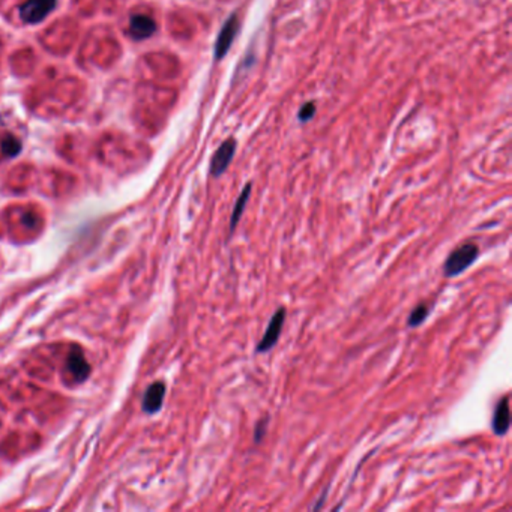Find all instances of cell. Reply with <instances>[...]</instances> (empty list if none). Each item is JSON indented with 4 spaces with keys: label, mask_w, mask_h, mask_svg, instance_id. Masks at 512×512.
Returning a JSON list of instances; mask_svg holds the SVG:
<instances>
[{
    "label": "cell",
    "mask_w": 512,
    "mask_h": 512,
    "mask_svg": "<svg viewBox=\"0 0 512 512\" xmlns=\"http://www.w3.org/2000/svg\"><path fill=\"white\" fill-rule=\"evenodd\" d=\"M479 257V246L473 242H466L453 250L443 265V275L446 278L458 276L469 269Z\"/></svg>",
    "instance_id": "1"
},
{
    "label": "cell",
    "mask_w": 512,
    "mask_h": 512,
    "mask_svg": "<svg viewBox=\"0 0 512 512\" xmlns=\"http://www.w3.org/2000/svg\"><path fill=\"white\" fill-rule=\"evenodd\" d=\"M286 317H287L286 306H280V308L273 313L265 333H263L261 340L257 343V347H256L257 353H268L269 350H272L276 346L278 340H280V336H281V332H283Z\"/></svg>",
    "instance_id": "2"
},
{
    "label": "cell",
    "mask_w": 512,
    "mask_h": 512,
    "mask_svg": "<svg viewBox=\"0 0 512 512\" xmlns=\"http://www.w3.org/2000/svg\"><path fill=\"white\" fill-rule=\"evenodd\" d=\"M56 2L57 0H27L20 8V16L29 24L39 23L54 9Z\"/></svg>",
    "instance_id": "3"
},
{
    "label": "cell",
    "mask_w": 512,
    "mask_h": 512,
    "mask_svg": "<svg viewBox=\"0 0 512 512\" xmlns=\"http://www.w3.org/2000/svg\"><path fill=\"white\" fill-rule=\"evenodd\" d=\"M239 32V19L236 12L224 23L221 32L218 35L216 44H215V59L219 61L229 53L233 41H235L236 35Z\"/></svg>",
    "instance_id": "4"
},
{
    "label": "cell",
    "mask_w": 512,
    "mask_h": 512,
    "mask_svg": "<svg viewBox=\"0 0 512 512\" xmlns=\"http://www.w3.org/2000/svg\"><path fill=\"white\" fill-rule=\"evenodd\" d=\"M235 152H236L235 140H227L219 146V149L215 152L211 161V174L214 178H219L229 169L230 163L233 161V156H235Z\"/></svg>",
    "instance_id": "5"
},
{
    "label": "cell",
    "mask_w": 512,
    "mask_h": 512,
    "mask_svg": "<svg viewBox=\"0 0 512 512\" xmlns=\"http://www.w3.org/2000/svg\"><path fill=\"white\" fill-rule=\"evenodd\" d=\"M511 427V412H509V397L505 395L502 400L497 403L493 421H491V428L496 436H505L509 431Z\"/></svg>",
    "instance_id": "6"
},
{
    "label": "cell",
    "mask_w": 512,
    "mask_h": 512,
    "mask_svg": "<svg viewBox=\"0 0 512 512\" xmlns=\"http://www.w3.org/2000/svg\"><path fill=\"white\" fill-rule=\"evenodd\" d=\"M68 370L71 374L74 376L77 382H83L91 374V367L87 361L83 356V352L79 347H74L71 350L69 358H68Z\"/></svg>",
    "instance_id": "7"
},
{
    "label": "cell",
    "mask_w": 512,
    "mask_h": 512,
    "mask_svg": "<svg viewBox=\"0 0 512 512\" xmlns=\"http://www.w3.org/2000/svg\"><path fill=\"white\" fill-rule=\"evenodd\" d=\"M155 31H156V24L151 17H148V16L131 17L129 34L134 39L141 41V39L149 38L155 34Z\"/></svg>",
    "instance_id": "8"
},
{
    "label": "cell",
    "mask_w": 512,
    "mask_h": 512,
    "mask_svg": "<svg viewBox=\"0 0 512 512\" xmlns=\"http://www.w3.org/2000/svg\"><path fill=\"white\" fill-rule=\"evenodd\" d=\"M166 397V385L164 383H154L152 386H149V389L146 391L144 400H143V408L148 413H156L161 406H163Z\"/></svg>",
    "instance_id": "9"
},
{
    "label": "cell",
    "mask_w": 512,
    "mask_h": 512,
    "mask_svg": "<svg viewBox=\"0 0 512 512\" xmlns=\"http://www.w3.org/2000/svg\"><path fill=\"white\" fill-rule=\"evenodd\" d=\"M251 188H253V184L248 182V184L244 186L242 193L239 194V197H238V200H236V203H235V208H233L231 218H230V235H231L233 231H235V229L238 227V224H239V221H241V218H242V215H244V211H245L246 204H248V200H250V196H251Z\"/></svg>",
    "instance_id": "10"
},
{
    "label": "cell",
    "mask_w": 512,
    "mask_h": 512,
    "mask_svg": "<svg viewBox=\"0 0 512 512\" xmlns=\"http://www.w3.org/2000/svg\"><path fill=\"white\" fill-rule=\"evenodd\" d=\"M428 314H430V306H428V303L422 302V303L416 305L415 308L412 310L411 316H408V318H407V328H418V326H421V325L423 323V321L427 320Z\"/></svg>",
    "instance_id": "11"
},
{
    "label": "cell",
    "mask_w": 512,
    "mask_h": 512,
    "mask_svg": "<svg viewBox=\"0 0 512 512\" xmlns=\"http://www.w3.org/2000/svg\"><path fill=\"white\" fill-rule=\"evenodd\" d=\"M21 151V143L12 136H6L2 141V152L6 156H16Z\"/></svg>",
    "instance_id": "12"
},
{
    "label": "cell",
    "mask_w": 512,
    "mask_h": 512,
    "mask_svg": "<svg viewBox=\"0 0 512 512\" xmlns=\"http://www.w3.org/2000/svg\"><path fill=\"white\" fill-rule=\"evenodd\" d=\"M269 416H265L261 418L257 423H256V430H254V442L256 443H260L263 438H265L266 436V431H268V426H269Z\"/></svg>",
    "instance_id": "13"
},
{
    "label": "cell",
    "mask_w": 512,
    "mask_h": 512,
    "mask_svg": "<svg viewBox=\"0 0 512 512\" xmlns=\"http://www.w3.org/2000/svg\"><path fill=\"white\" fill-rule=\"evenodd\" d=\"M314 114H316V104L314 102H306V104H303L299 111V121L308 122L313 119Z\"/></svg>",
    "instance_id": "14"
}]
</instances>
